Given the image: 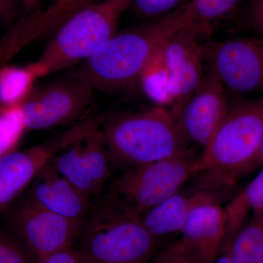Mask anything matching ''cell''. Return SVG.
<instances>
[{"mask_svg":"<svg viewBox=\"0 0 263 263\" xmlns=\"http://www.w3.org/2000/svg\"><path fill=\"white\" fill-rule=\"evenodd\" d=\"M193 25L186 5L169 14L117 32L82 64L76 76L106 93L141 84L169 37Z\"/></svg>","mask_w":263,"mask_h":263,"instance_id":"6da1fadb","label":"cell"},{"mask_svg":"<svg viewBox=\"0 0 263 263\" xmlns=\"http://www.w3.org/2000/svg\"><path fill=\"white\" fill-rule=\"evenodd\" d=\"M100 128L110 161L127 168L190 153L174 114L164 105L103 116Z\"/></svg>","mask_w":263,"mask_h":263,"instance_id":"7a4b0ae2","label":"cell"},{"mask_svg":"<svg viewBox=\"0 0 263 263\" xmlns=\"http://www.w3.org/2000/svg\"><path fill=\"white\" fill-rule=\"evenodd\" d=\"M262 137L263 98L230 102L226 117L197 158L198 174L206 176L209 186L235 184L257 167Z\"/></svg>","mask_w":263,"mask_h":263,"instance_id":"3957f363","label":"cell"},{"mask_svg":"<svg viewBox=\"0 0 263 263\" xmlns=\"http://www.w3.org/2000/svg\"><path fill=\"white\" fill-rule=\"evenodd\" d=\"M141 216L108 198L91 214L76 249L84 263H146L164 238L147 230Z\"/></svg>","mask_w":263,"mask_h":263,"instance_id":"277c9868","label":"cell"},{"mask_svg":"<svg viewBox=\"0 0 263 263\" xmlns=\"http://www.w3.org/2000/svg\"><path fill=\"white\" fill-rule=\"evenodd\" d=\"M133 0H101L67 19L37 60L29 64L37 79L86 60L118 32L119 20Z\"/></svg>","mask_w":263,"mask_h":263,"instance_id":"5b68a950","label":"cell"},{"mask_svg":"<svg viewBox=\"0 0 263 263\" xmlns=\"http://www.w3.org/2000/svg\"><path fill=\"white\" fill-rule=\"evenodd\" d=\"M191 154L127 167L114 180L108 198L127 212L141 216L179 193L198 174Z\"/></svg>","mask_w":263,"mask_h":263,"instance_id":"8992f818","label":"cell"},{"mask_svg":"<svg viewBox=\"0 0 263 263\" xmlns=\"http://www.w3.org/2000/svg\"><path fill=\"white\" fill-rule=\"evenodd\" d=\"M208 70L227 91L238 95L263 93V38L238 37L203 43Z\"/></svg>","mask_w":263,"mask_h":263,"instance_id":"52a82bcc","label":"cell"},{"mask_svg":"<svg viewBox=\"0 0 263 263\" xmlns=\"http://www.w3.org/2000/svg\"><path fill=\"white\" fill-rule=\"evenodd\" d=\"M103 117H89L61 134L25 150L10 152L0 158V213L11 205L34 178L59 153L101 127Z\"/></svg>","mask_w":263,"mask_h":263,"instance_id":"ba28073f","label":"cell"},{"mask_svg":"<svg viewBox=\"0 0 263 263\" xmlns=\"http://www.w3.org/2000/svg\"><path fill=\"white\" fill-rule=\"evenodd\" d=\"M5 211L11 233L37 260L62 249L73 247L85 226L84 220L59 215L28 199Z\"/></svg>","mask_w":263,"mask_h":263,"instance_id":"9c48e42d","label":"cell"},{"mask_svg":"<svg viewBox=\"0 0 263 263\" xmlns=\"http://www.w3.org/2000/svg\"><path fill=\"white\" fill-rule=\"evenodd\" d=\"M94 90L78 76L34 88L19 105L26 129L44 130L73 122L91 105Z\"/></svg>","mask_w":263,"mask_h":263,"instance_id":"30bf717a","label":"cell"},{"mask_svg":"<svg viewBox=\"0 0 263 263\" xmlns=\"http://www.w3.org/2000/svg\"><path fill=\"white\" fill-rule=\"evenodd\" d=\"M209 35L191 26L175 33L161 48L157 60L165 74L170 110H177L205 75L203 43Z\"/></svg>","mask_w":263,"mask_h":263,"instance_id":"8fae6325","label":"cell"},{"mask_svg":"<svg viewBox=\"0 0 263 263\" xmlns=\"http://www.w3.org/2000/svg\"><path fill=\"white\" fill-rule=\"evenodd\" d=\"M228 91L215 74L208 70L201 82L177 110L172 112L188 143L207 146L230 106Z\"/></svg>","mask_w":263,"mask_h":263,"instance_id":"7c38bea8","label":"cell"},{"mask_svg":"<svg viewBox=\"0 0 263 263\" xmlns=\"http://www.w3.org/2000/svg\"><path fill=\"white\" fill-rule=\"evenodd\" d=\"M97 0H55L45 10H36L15 21L0 37V60L9 62L31 43L51 37L72 15Z\"/></svg>","mask_w":263,"mask_h":263,"instance_id":"4fadbf2b","label":"cell"},{"mask_svg":"<svg viewBox=\"0 0 263 263\" xmlns=\"http://www.w3.org/2000/svg\"><path fill=\"white\" fill-rule=\"evenodd\" d=\"M51 160L33 180L27 199L59 215L84 220L91 200L65 179Z\"/></svg>","mask_w":263,"mask_h":263,"instance_id":"5bb4252c","label":"cell"},{"mask_svg":"<svg viewBox=\"0 0 263 263\" xmlns=\"http://www.w3.org/2000/svg\"><path fill=\"white\" fill-rule=\"evenodd\" d=\"M226 209L219 200L200 204L189 216L181 232V238L200 263H211L226 240Z\"/></svg>","mask_w":263,"mask_h":263,"instance_id":"9a60e30c","label":"cell"},{"mask_svg":"<svg viewBox=\"0 0 263 263\" xmlns=\"http://www.w3.org/2000/svg\"><path fill=\"white\" fill-rule=\"evenodd\" d=\"M214 200H218V197L212 189L200 188L188 193L180 191L142 214L141 221L152 235L165 238L174 233H181L195 208Z\"/></svg>","mask_w":263,"mask_h":263,"instance_id":"2e32d148","label":"cell"},{"mask_svg":"<svg viewBox=\"0 0 263 263\" xmlns=\"http://www.w3.org/2000/svg\"><path fill=\"white\" fill-rule=\"evenodd\" d=\"M262 169L228 203L226 209L227 234L233 235L245 224L249 214L263 213V164Z\"/></svg>","mask_w":263,"mask_h":263,"instance_id":"e0dca14e","label":"cell"},{"mask_svg":"<svg viewBox=\"0 0 263 263\" xmlns=\"http://www.w3.org/2000/svg\"><path fill=\"white\" fill-rule=\"evenodd\" d=\"M100 127L90 132L79 141L81 161L98 194L108 179L111 162Z\"/></svg>","mask_w":263,"mask_h":263,"instance_id":"ac0fdd59","label":"cell"},{"mask_svg":"<svg viewBox=\"0 0 263 263\" xmlns=\"http://www.w3.org/2000/svg\"><path fill=\"white\" fill-rule=\"evenodd\" d=\"M252 216L228 243L234 263H263V213Z\"/></svg>","mask_w":263,"mask_h":263,"instance_id":"d6986e66","label":"cell"},{"mask_svg":"<svg viewBox=\"0 0 263 263\" xmlns=\"http://www.w3.org/2000/svg\"><path fill=\"white\" fill-rule=\"evenodd\" d=\"M37 76L28 65H6L0 68V106H18L34 88Z\"/></svg>","mask_w":263,"mask_h":263,"instance_id":"ffe728a7","label":"cell"},{"mask_svg":"<svg viewBox=\"0 0 263 263\" xmlns=\"http://www.w3.org/2000/svg\"><path fill=\"white\" fill-rule=\"evenodd\" d=\"M79 140L59 152L51 161L65 179L91 200L98 193L81 161Z\"/></svg>","mask_w":263,"mask_h":263,"instance_id":"44dd1931","label":"cell"},{"mask_svg":"<svg viewBox=\"0 0 263 263\" xmlns=\"http://www.w3.org/2000/svg\"><path fill=\"white\" fill-rule=\"evenodd\" d=\"M243 0H190L186 5L193 26L201 27L209 34L216 24L237 9Z\"/></svg>","mask_w":263,"mask_h":263,"instance_id":"7402d4cb","label":"cell"},{"mask_svg":"<svg viewBox=\"0 0 263 263\" xmlns=\"http://www.w3.org/2000/svg\"><path fill=\"white\" fill-rule=\"evenodd\" d=\"M27 130L18 106H0V158L16 150Z\"/></svg>","mask_w":263,"mask_h":263,"instance_id":"603a6c76","label":"cell"},{"mask_svg":"<svg viewBox=\"0 0 263 263\" xmlns=\"http://www.w3.org/2000/svg\"><path fill=\"white\" fill-rule=\"evenodd\" d=\"M189 2L190 0H133L129 10L136 18L152 20L169 14Z\"/></svg>","mask_w":263,"mask_h":263,"instance_id":"cb8c5ba5","label":"cell"},{"mask_svg":"<svg viewBox=\"0 0 263 263\" xmlns=\"http://www.w3.org/2000/svg\"><path fill=\"white\" fill-rule=\"evenodd\" d=\"M0 263H37V260L13 233L0 229Z\"/></svg>","mask_w":263,"mask_h":263,"instance_id":"d4e9b609","label":"cell"},{"mask_svg":"<svg viewBox=\"0 0 263 263\" xmlns=\"http://www.w3.org/2000/svg\"><path fill=\"white\" fill-rule=\"evenodd\" d=\"M146 263H200L195 254L180 239L164 245Z\"/></svg>","mask_w":263,"mask_h":263,"instance_id":"484cf974","label":"cell"},{"mask_svg":"<svg viewBox=\"0 0 263 263\" xmlns=\"http://www.w3.org/2000/svg\"><path fill=\"white\" fill-rule=\"evenodd\" d=\"M246 28L263 38V0H249L243 15Z\"/></svg>","mask_w":263,"mask_h":263,"instance_id":"4316f807","label":"cell"},{"mask_svg":"<svg viewBox=\"0 0 263 263\" xmlns=\"http://www.w3.org/2000/svg\"><path fill=\"white\" fill-rule=\"evenodd\" d=\"M37 263H84L74 247L62 249L37 260Z\"/></svg>","mask_w":263,"mask_h":263,"instance_id":"83f0119b","label":"cell"},{"mask_svg":"<svg viewBox=\"0 0 263 263\" xmlns=\"http://www.w3.org/2000/svg\"><path fill=\"white\" fill-rule=\"evenodd\" d=\"M19 4L18 0H0V22L7 29L15 22Z\"/></svg>","mask_w":263,"mask_h":263,"instance_id":"f1b7e54d","label":"cell"},{"mask_svg":"<svg viewBox=\"0 0 263 263\" xmlns=\"http://www.w3.org/2000/svg\"><path fill=\"white\" fill-rule=\"evenodd\" d=\"M211 263H234L230 255L228 245H223L214 260Z\"/></svg>","mask_w":263,"mask_h":263,"instance_id":"f546056e","label":"cell"},{"mask_svg":"<svg viewBox=\"0 0 263 263\" xmlns=\"http://www.w3.org/2000/svg\"><path fill=\"white\" fill-rule=\"evenodd\" d=\"M20 4L23 6L26 13L34 11L37 10L41 0H18Z\"/></svg>","mask_w":263,"mask_h":263,"instance_id":"4dcf8cb0","label":"cell"},{"mask_svg":"<svg viewBox=\"0 0 263 263\" xmlns=\"http://www.w3.org/2000/svg\"><path fill=\"white\" fill-rule=\"evenodd\" d=\"M263 164V137L262 143H261L260 149H259V154L258 157V162H257V167L262 166Z\"/></svg>","mask_w":263,"mask_h":263,"instance_id":"1f68e13d","label":"cell"}]
</instances>
